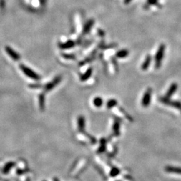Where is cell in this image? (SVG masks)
I'll use <instances>...</instances> for the list:
<instances>
[{
    "instance_id": "2",
    "label": "cell",
    "mask_w": 181,
    "mask_h": 181,
    "mask_svg": "<svg viewBox=\"0 0 181 181\" xmlns=\"http://www.w3.org/2000/svg\"><path fill=\"white\" fill-rule=\"evenodd\" d=\"M152 93V91L151 88H148L144 93L143 97L142 99V105L144 107H148L151 103Z\"/></svg>"
},
{
    "instance_id": "15",
    "label": "cell",
    "mask_w": 181,
    "mask_h": 181,
    "mask_svg": "<svg viewBox=\"0 0 181 181\" xmlns=\"http://www.w3.org/2000/svg\"><path fill=\"white\" fill-rule=\"evenodd\" d=\"M93 105H95V107L99 108L103 104V99L100 97H96L94 98L93 99Z\"/></svg>"
},
{
    "instance_id": "13",
    "label": "cell",
    "mask_w": 181,
    "mask_h": 181,
    "mask_svg": "<svg viewBox=\"0 0 181 181\" xmlns=\"http://www.w3.org/2000/svg\"><path fill=\"white\" fill-rule=\"evenodd\" d=\"M74 45H75V43H74L73 41L69 40L68 42L60 44V47L61 48V49H69V48H71L74 47Z\"/></svg>"
},
{
    "instance_id": "8",
    "label": "cell",
    "mask_w": 181,
    "mask_h": 181,
    "mask_svg": "<svg viewBox=\"0 0 181 181\" xmlns=\"http://www.w3.org/2000/svg\"><path fill=\"white\" fill-rule=\"evenodd\" d=\"M152 57L151 55H147L142 65V69L143 70V71H146V70L148 69V67H150V65L152 62Z\"/></svg>"
},
{
    "instance_id": "1",
    "label": "cell",
    "mask_w": 181,
    "mask_h": 181,
    "mask_svg": "<svg viewBox=\"0 0 181 181\" xmlns=\"http://www.w3.org/2000/svg\"><path fill=\"white\" fill-rule=\"evenodd\" d=\"M165 45L164 44H162L159 46L158 50H157L155 55V59H154V61H155V68L159 69L161 67L163 58L164 56H165Z\"/></svg>"
},
{
    "instance_id": "20",
    "label": "cell",
    "mask_w": 181,
    "mask_h": 181,
    "mask_svg": "<svg viewBox=\"0 0 181 181\" xmlns=\"http://www.w3.org/2000/svg\"><path fill=\"white\" fill-rule=\"evenodd\" d=\"M120 173V170L117 167H113L112 168L110 171V175L113 177H115L117 176Z\"/></svg>"
},
{
    "instance_id": "17",
    "label": "cell",
    "mask_w": 181,
    "mask_h": 181,
    "mask_svg": "<svg viewBox=\"0 0 181 181\" xmlns=\"http://www.w3.org/2000/svg\"><path fill=\"white\" fill-rule=\"evenodd\" d=\"M117 105V101L116 99H111L109 100L107 102L106 107H107V108L109 109H113Z\"/></svg>"
},
{
    "instance_id": "16",
    "label": "cell",
    "mask_w": 181,
    "mask_h": 181,
    "mask_svg": "<svg viewBox=\"0 0 181 181\" xmlns=\"http://www.w3.org/2000/svg\"><path fill=\"white\" fill-rule=\"evenodd\" d=\"M129 54V51L126 49H123L120 50L119 51H118L116 53V57L119 58V59H123V58H125L126 57L128 56Z\"/></svg>"
},
{
    "instance_id": "5",
    "label": "cell",
    "mask_w": 181,
    "mask_h": 181,
    "mask_svg": "<svg viewBox=\"0 0 181 181\" xmlns=\"http://www.w3.org/2000/svg\"><path fill=\"white\" fill-rule=\"evenodd\" d=\"M94 23H95V21L93 19H90V20L87 21V22L84 25V27L83 28V34L87 35L90 32L91 30L92 29L94 25Z\"/></svg>"
},
{
    "instance_id": "4",
    "label": "cell",
    "mask_w": 181,
    "mask_h": 181,
    "mask_svg": "<svg viewBox=\"0 0 181 181\" xmlns=\"http://www.w3.org/2000/svg\"><path fill=\"white\" fill-rule=\"evenodd\" d=\"M20 69H21V71H23L24 73L25 74L26 76L30 77V78L34 79V80H38V79H40V77L38 76V74H36V72L32 71L31 69L28 68V67L24 66V65H21Z\"/></svg>"
},
{
    "instance_id": "3",
    "label": "cell",
    "mask_w": 181,
    "mask_h": 181,
    "mask_svg": "<svg viewBox=\"0 0 181 181\" xmlns=\"http://www.w3.org/2000/svg\"><path fill=\"white\" fill-rule=\"evenodd\" d=\"M161 103H164V104L167 105L169 106H172L173 107L177 108L178 109H181V103L180 101H172L170 99V98H167L166 97H162L159 99Z\"/></svg>"
},
{
    "instance_id": "7",
    "label": "cell",
    "mask_w": 181,
    "mask_h": 181,
    "mask_svg": "<svg viewBox=\"0 0 181 181\" xmlns=\"http://www.w3.org/2000/svg\"><path fill=\"white\" fill-rule=\"evenodd\" d=\"M61 81V77H57L56 78L54 79V80H53L52 82H50V83H48L47 84V86H46V90L47 91H50L51 89H52L54 87H56V85H57L58 84H59L60 82Z\"/></svg>"
},
{
    "instance_id": "10",
    "label": "cell",
    "mask_w": 181,
    "mask_h": 181,
    "mask_svg": "<svg viewBox=\"0 0 181 181\" xmlns=\"http://www.w3.org/2000/svg\"><path fill=\"white\" fill-rule=\"evenodd\" d=\"M85 128V119L84 116L81 115L78 118V129L80 132H83Z\"/></svg>"
},
{
    "instance_id": "14",
    "label": "cell",
    "mask_w": 181,
    "mask_h": 181,
    "mask_svg": "<svg viewBox=\"0 0 181 181\" xmlns=\"http://www.w3.org/2000/svg\"><path fill=\"white\" fill-rule=\"evenodd\" d=\"M156 5H158V6H160L158 4V0H147L146 3L144 4V9H148L150 7L152 6H156Z\"/></svg>"
},
{
    "instance_id": "18",
    "label": "cell",
    "mask_w": 181,
    "mask_h": 181,
    "mask_svg": "<svg viewBox=\"0 0 181 181\" xmlns=\"http://www.w3.org/2000/svg\"><path fill=\"white\" fill-rule=\"evenodd\" d=\"M113 133L116 136H119V130H120V123L118 121H115L113 125Z\"/></svg>"
},
{
    "instance_id": "6",
    "label": "cell",
    "mask_w": 181,
    "mask_h": 181,
    "mask_svg": "<svg viewBox=\"0 0 181 181\" xmlns=\"http://www.w3.org/2000/svg\"><path fill=\"white\" fill-rule=\"evenodd\" d=\"M178 89V84H177L176 83H173L170 84V87L168 88L167 93H166V95L165 97L167 98H170L171 97H172L174 94L175 93L176 91Z\"/></svg>"
},
{
    "instance_id": "12",
    "label": "cell",
    "mask_w": 181,
    "mask_h": 181,
    "mask_svg": "<svg viewBox=\"0 0 181 181\" xmlns=\"http://www.w3.org/2000/svg\"><path fill=\"white\" fill-rule=\"evenodd\" d=\"M6 52H8V54L10 56L12 59H13L14 60H18L19 59H20V56L17 54L16 52H15L13 50L11 49V48L9 47H6Z\"/></svg>"
},
{
    "instance_id": "22",
    "label": "cell",
    "mask_w": 181,
    "mask_h": 181,
    "mask_svg": "<svg viewBox=\"0 0 181 181\" xmlns=\"http://www.w3.org/2000/svg\"><path fill=\"white\" fill-rule=\"evenodd\" d=\"M132 1V0H124V4H125V5L129 4Z\"/></svg>"
},
{
    "instance_id": "19",
    "label": "cell",
    "mask_w": 181,
    "mask_h": 181,
    "mask_svg": "<svg viewBox=\"0 0 181 181\" xmlns=\"http://www.w3.org/2000/svg\"><path fill=\"white\" fill-rule=\"evenodd\" d=\"M105 149H106V140L104 138H103V139H101V140L100 146H99V148L98 152L99 153L104 152L105 151Z\"/></svg>"
},
{
    "instance_id": "11",
    "label": "cell",
    "mask_w": 181,
    "mask_h": 181,
    "mask_svg": "<svg viewBox=\"0 0 181 181\" xmlns=\"http://www.w3.org/2000/svg\"><path fill=\"white\" fill-rule=\"evenodd\" d=\"M93 74V68H89L87 70L86 72L83 74L81 77V81H86L87 80L90 78Z\"/></svg>"
},
{
    "instance_id": "21",
    "label": "cell",
    "mask_w": 181,
    "mask_h": 181,
    "mask_svg": "<svg viewBox=\"0 0 181 181\" xmlns=\"http://www.w3.org/2000/svg\"><path fill=\"white\" fill-rule=\"evenodd\" d=\"M39 101H40V107L41 109H44V95H40L39 97Z\"/></svg>"
},
{
    "instance_id": "9",
    "label": "cell",
    "mask_w": 181,
    "mask_h": 181,
    "mask_svg": "<svg viewBox=\"0 0 181 181\" xmlns=\"http://www.w3.org/2000/svg\"><path fill=\"white\" fill-rule=\"evenodd\" d=\"M165 170L168 173L177 174V175H181V168L175 167V166H168L165 168Z\"/></svg>"
}]
</instances>
